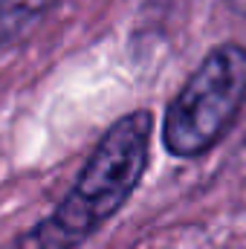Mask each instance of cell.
I'll return each instance as SVG.
<instances>
[{
	"mask_svg": "<svg viewBox=\"0 0 246 249\" xmlns=\"http://www.w3.org/2000/svg\"><path fill=\"white\" fill-rule=\"evenodd\" d=\"M151 110H130L116 119L90 151L70 194L53 209L50 217L18 235L9 249H78L122 209L142 183L151 162Z\"/></svg>",
	"mask_w": 246,
	"mask_h": 249,
	"instance_id": "obj_1",
	"label": "cell"
},
{
	"mask_svg": "<svg viewBox=\"0 0 246 249\" xmlns=\"http://www.w3.org/2000/svg\"><path fill=\"white\" fill-rule=\"evenodd\" d=\"M246 102V47L220 44L194 67L162 116V145L171 157L209 154L238 122Z\"/></svg>",
	"mask_w": 246,
	"mask_h": 249,
	"instance_id": "obj_2",
	"label": "cell"
},
{
	"mask_svg": "<svg viewBox=\"0 0 246 249\" xmlns=\"http://www.w3.org/2000/svg\"><path fill=\"white\" fill-rule=\"evenodd\" d=\"M53 6L55 0H0V53L29 32Z\"/></svg>",
	"mask_w": 246,
	"mask_h": 249,
	"instance_id": "obj_3",
	"label": "cell"
},
{
	"mask_svg": "<svg viewBox=\"0 0 246 249\" xmlns=\"http://www.w3.org/2000/svg\"><path fill=\"white\" fill-rule=\"evenodd\" d=\"M235 15H241V18H246V0H223Z\"/></svg>",
	"mask_w": 246,
	"mask_h": 249,
	"instance_id": "obj_4",
	"label": "cell"
}]
</instances>
